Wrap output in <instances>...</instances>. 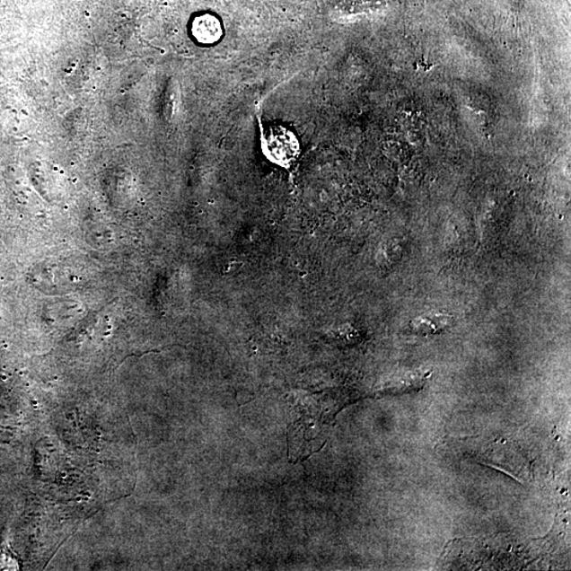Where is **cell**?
I'll use <instances>...</instances> for the list:
<instances>
[{"label": "cell", "instance_id": "cell-2", "mask_svg": "<svg viewBox=\"0 0 571 571\" xmlns=\"http://www.w3.org/2000/svg\"><path fill=\"white\" fill-rule=\"evenodd\" d=\"M452 324V318L444 313H426L415 318L409 329L415 335L433 336L447 330Z\"/></svg>", "mask_w": 571, "mask_h": 571}, {"label": "cell", "instance_id": "cell-1", "mask_svg": "<svg viewBox=\"0 0 571 571\" xmlns=\"http://www.w3.org/2000/svg\"><path fill=\"white\" fill-rule=\"evenodd\" d=\"M264 99H261L257 105L261 152L270 163L282 166L284 169H289L300 156V142L293 132L282 125H270L267 128L264 127L261 121V106H263Z\"/></svg>", "mask_w": 571, "mask_h": 571}, {"label": "cell", "instance_id": "cell-3", "mask_svg": "<svg viewBox=\"0 0 571 571\" xmlns=\"http://www.w3.org/2000/svg\"><path fill=\"white\" fill-rule=\"evenodd\" d=\"M192 32L196 40L201 44H214L223 38L222 23L217 17L211 14H205L196 17Z\"/></svg>", "mask_w": 571, "mask_h": 571}, {"label": "cell", "instance_id": "cell-4", "mask_svg": "<svg viewBox=\"0 0 571 571\" xmlns=\"http://www.w3.org/2000/svg\"><path fill=\"white\" fill-rule=\"evenodd\" d=\"M17 565L15 558L8 555L7 552H0V570H16Z\"/></svg>", "mask_w": 571, "mask_h": 571}]
</instances>
